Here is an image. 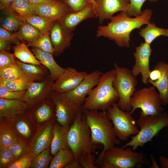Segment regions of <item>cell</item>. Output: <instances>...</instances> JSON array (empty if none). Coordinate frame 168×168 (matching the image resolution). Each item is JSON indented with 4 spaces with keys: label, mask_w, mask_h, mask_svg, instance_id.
<instances>
[{
    "label": "cell",
    "mask_w": 168,
    "mask_h": 168,
    "mask_svg": "<svg viewBox=\"0 0 168 168\" xmlns=\"http://www.w3.org/2000/svg\"><path fill=\"white\" fill-rule=\"evenodd\" d=\"M152 15V10L148 8L144 10L141 15L133 18L131 17L126 12H121L112 17L107 25L99 26L96 36L98 37L107 38L113 40L119 47L128 48L130 47L131 32L150 22Z\"/></svg>",
    "instance_id": "6da1fadb"
},
{
    "label": "cell",
    "mask_w": 168,
    "mask_h": 168,
    "mask_svg": "<svg viewBox=\"0 0 168 168\" xmlns=\"http://www.w3.org/2000/svg\"><path fill=\"white\" fill-rule=\"evenodd\" d=\"M83 112L91 129L92 142L103 146L100 155L113 147L116 144H120V141L114 133L107 110H83Z\"/></svg>",
    "instance_id": "7a4b0ae2"
},
{
    "label": "cell",
    "mask_w": 168,
    "mask_h": 168,
    "mask_svg": "<svg viewBox=\"0 0 168 168\" xmlns=\"http://www.w3.org/2000/svg\"><path fill=\"white\" fill-rule=\"evenodd\" d=\"M115 68L102 73L97 85L91 90L82 105L83 110H107L119 97L113 85Z\"/></svg>",
    "instance_id": "3957f363"
},
{
    "label": "cell",
    "mask_w": 168,
    "mask_h": 168,
    "mask_svg": "<svg viewBox=\"0 0 168 168\" xmlns=\"http://www.w3.org/2000/svg\"><path fill=\"white\" fill-rule=\"evenodd\" d=\"M150 163L143 152L116 146L99 155L96 161V165L102 168H139Z\"/></svg>",
    "instance_id": "277c9868"
},
{
    "label": "cell",
    "mask_w": 168,
    "mask_h": 168,
    "mask_svg": "<svg viewBox=\"0 0 168 168\" xmlns=\"http://www.w3.org/2000/svg\"><path fill=\"white\" fill-rule=\"evenodd\" d=\"M139 127L138 133L131 137V140L122 147H132L136 150L139 147H142L148 142H151L163 128L168 127V114L163 112L160 114L152 115L145 114L142 111L136 122Z\"/></svg>",
    "instance_id": "5b68a950"
},
{
    "label": "cell",
    "mask_w": 168,
    "mask_h": 168,
    "mask_svg": "<svg viewBox=\"0 0 168 168\" xmlns=\"http://www.w3.org/2000/svg\"><path fill=\"white\" fill-rule=\"evenodd\" d=\"M67 141L76 160L82 154L96 152L98 146L92 141L91 129L83 111L77 114L71 125Z\"/></svg>",
    "instance_id": "8992f818"
},
{
    "label": "cell",
    "mask_w": 168,
    "mask_h": 168,
    "mask_svg": "<svg viewBox=\"0 0 168 168\" xmlns=\"http://www.w3.org/2000/svg\"><path fill=\"white\" fill-rule=\"evenodd\" d=\"M114 66L116 74L113 85L119 97L117 105L123 110L130 111L132 109L131 99L137 90L136 87L138 81L131 70L120 67L116 63H114Z\"/></svg>",
    "instance_id": "52a82bcc"
},
{
    "label": "cell",
    "mask_w": 168,
    "mask_h": 168,
    "mask_svg": "<svg viewBox=\"0 0 168 168\" xmlns=\"http://www.w3.org/2000/svg\"><path fill=\"white\" fill-rule=\"evenodd\" d=\"M130 104L132 114L138 108L147 115H158L164 110L160 95L152 85L137 90L131 98Z\"/></svg>",
    "instance_id": "ba28073f"
},
{
    "label": "cell",
    "mask_w": 168,
    "mask_h": 168,
    "mask_svg": "<svg viewBox=\"0 0 168 168\" xmlns=\"http://www.w3.org/2000/svg\"><path fill=\"white\" fill-rule=\"evenodd\" d=\"M107 111L113 124L114 133L119 140L126 141L131 135H135L138 133L139 129L130 111L121 110L116 102Z\"/></svg>",
    "instance_id": "9c48e42d"
},
{
    "label": "cell",
    "mask_w": 168,
    "mask_h": 168,
    "mask_svg": "<svg viewBox=\"0 0 168 168\" xmlns=\"http://www.w3.org/2000/svg\"><path fill=\"white\" fill-rule=\"evenodd\" d=\"M49 98L55 105L56 120L62 126L71 125L77 114L83 111L82 105L75 103L64 93L53 91Z\"/></svg>",
    "instance_id": "30bf717a"
},
{
    "label": "cell",
    "mask_w": 168,
    "mask_h": 168,
    "mask_svg": "<svg viewBox=\"0 0 168 168\" xmlns=\"http://www.w3.org/2000/svg\"><path fill=\"white\" fill-rule=\"evenodd\" d=\"M9 121L18 139L29 145L37 129V125L30 109Z\"/></svg>",
    "instance_id": "8fae6325"
},
{
    "label": "cell",
    "mask_w": 168,
    "mask_h": 168,
    "mask_svg": "<svg viewBox=\"0 0 168 168\" xmlns=\"http://www.w3.org/2000/svg\"><path fill=\"white\" fill-rule=\"evenodd\" d=\"M54 82L49 74L42 81L33 82L26 91L23 101L30 109L49 98Z\"/></svg>",
    "instance_id": "7c38bea8"
},
{
    "label": "cell",
    "mask_w": 168,
    "mask_h": 168,
    "mask_svg": "<svg viewBox=\"0 0 168 168\" xmlns=\"http://www.w3.org/2000/svg\"><path fill=\"white\" fill-rule=\"evenodd\" d=\"M152 52L150 45L142 42L136 47L135 51L133 53L135 59V65L131 70L133 75L137 77L141 74L142 83L148 85V80L151 72L150 58Z\"/></svg>",
    "instance_id": "4fadbf2b"
},
{
    "label": "cell",
    "mask_w": 168,
    "mask_h": 168,
    "mask_svg": "<svg viewBox=\"0 0 168 168\" xmlns=\"http://www.w3.org/2000/svg\"><path fill=\"white\" fill-rule=\"evenodd\" d=\"M88 74L86 72L79 71L73 67H66L54 81L53 91L66 93L76 88Z\"/></svg>",
    "instance_id": "5bb4252c"
},
{
    "label": "cell",
    "mask_w": 168,
    "mask_h": 168,
    "mask_svg": "<svg viewBox=\"0 0 168 168\" xmlns=\"http://www.w3.org/2000/svg\"><path fill=\"white\" fill-rule=\"evenodd\" d=\"M102 74L99 70L88 73L76 88L64 94L75 103L82 105L89 93L97 85Z\"/></svg>",
    "instance_id": "9a60e30c"
},
{
    "label": "cell",
    "mask_w": 168,
    "mask_h": 168,
    "mask_svg": "<svg viewBox=\"0 0 168 168\" xmlns=\"http://www.w3.org/2000/svg\"><path fill=\"white\" fill-rule=\"evenodd\" d=\"M56 119L37 125L36 133L29 146L33 157L50 147L53 125Z\"/></svg>",
    "instance_id": "2e32d148"
},
{
    "label": "cell",
    "mask_w": 168,
    "mask_h": 168,
    "mask_svg": "<svg viewBox=\"0 0 168 168\" xmlns=\"http://www.w3.org/2000/svg\"><path fill=\"white\" fill-rule=\"evenodd\" d=\"M96 13L100 24L106 19H110L115 13L127 12L129 0H95Z\"/></svg>",
    "instance_id": "e0dca14e"
},
{
    "label": "cell",
    "mask_w": 168,
    "mask_h": 168,
    "mask_svg": "<svg viewBox=\"0 0 168 168\" xmlns=\"http://www.w3.org/2000/svg\"><path fill=\"white\" fill-rule=\"evenodd\" d=\"M49 33L54 49L53 54L58 56L69 47L73 33L64 29L58 21L54 22Z\"/></svg>",
    "instance_id": "ac0fdd59"
},
{
    "label": "cell",
    "mask_w": 168,
    "mask_h": 168,
    "mask_svg": "<svg viewBox=\"0 0 168 168\" xmlns=\"http://www.w3.org/2000/svg\"><path fill=\"white\" fill-rule=\"evenodd\" d=\"M96 17L97 16L93 6L88 3L83 9L70 12L58 21L64 29L72 32L83 21Z\"/></svg>",
    "instance_id": "d6986e66"
},
{
    "label": "cell",
    "mask_w": 168,
    "mask_h": 168,
    "mask_svg": "<svg viewBox=\"0 0 168 168\" xmlns=\"http://www.w3.org/2000/svg\"><path fill=\"white\" fill-rule=\"evenodd\" d=\"M37 15L54 21L60 20L71 11L64 2L57 0L50 4L35 5Z\"/></svg>",
    "instance_id": "ffe728a7"
},
{
    "label": "cell",
    "mask_w": 168,
    "mask_h": 168,
    "mask_svg": "<svg viewBox=\"0 0 168 168\" xmlns=\"http://www.w3.org/2000/svg\"><path fill=\"white\" fill-rule=\"evenodd\" d=\"M37 125L56 119L55 106L49 98L30 109Z\"/></svg>",
    "instance_id": "44dd1931"
},
{
    "label": "cell",
    "mask_w": 168,
    "mask_h": 168,
    "mask_svg": "<svg viewBox=\"0 0 168 168\" xmlns=\"http://www.w3.org/2000/svg\"><path fill=\"white\" fill-rule=\"evenodd\" d=\"M27 104L22 100L0 98V119L9 120L13 117L30 109Z\"/></svg>",
    "instance_id": "7402d4cb"
},
{
    "label": "cell",
    "mask_w": 168,
    "mask_h": 168,
    "mask_svg": "<svg viewBox=\"0 0 168 168\" xmlns=\"http://www.w3.org/2000/svg\"><path fill=\"white\" fill-rule=\"evenodd\" d=\"M31 51L41 64L48 69L50 76L54 81L64 71L65 68L62 67L57 63L54 59L53 54L34 47H32Z\"/></svg>",
    "instance_id": "603a6c76"
},
{
    "label": "cell",
    "mask_w": 168,
    "mask_h": 168,
    "mask_svg": "<svg viewBox=\"0 0 168 168\" xmlns=\"http://www.w3.org/2000/svg\"><path fill=\"white\" fill-rule=\"evenodd\" d=\"M155 66L160 71L159 77L155 81H149L148 83L157 90L162 105L165 106L168 104V63L161 61Z\"/></svg>",
    "instance_id": "cb8c5ba5"
},
{
    "label": "cell",
    "mask_w": 168,
    "mask_h": 168,
    "mask_svg": "<svg viewBox=\"0 0 168 168\" xmlns=\"http://www.w3.org/2000/svg\"><path fill=\"white\" fill-rule=\"evenodd\" d=\"M70 126H62L56 120L55 121L50 146L51 153L52 156L61 149H70L67 143V137Z\"/></svg>",
    "instance_id": "d4e9b609"
},
{
    "label": "cell",
    "mask_w": 168,
    "mask_h": 168,
    "mask_svg": "<svg viewBox=\"0 0 168 168\" xmlns=\"http://www.w3.org/2000/svg\"><path fill=\"white\" fill-rule=\"evenodd\" d=\"M16 61L25 74L34 81H42L49 74L48 69L42 64L26 63L17 59Z\"/></svg>",
    "instance_id": "484cf974"
},
{
    "label": "cell",
    "mask_w": 168,
    "mask_h": 168,
    "mask_svg": "<svg viewBox=\"0 0 168 168\" xmlns=\"http://www.w3.org/2000/svg\"><path fill=\"white\" fill-rule=\"evenodd\" d=\"M7 9L10 13L20 17L24 20V18L28 15H37L35 5L31 4L29 0H14Z\"/></svg>",
    "instance_id": "4316f807"
},
{
    "label": "cell",
    "mask_w": 168,
    "mask_h": 168,
    "mask_svg": "<svg viewBox=\"0 0 168 168\" xmlns=\"http://www.w3.org/2000/svg\"><path fill=\"white\" fill-rule=\"evenodd\" d=\"M18 139L9 121L4 118L1 119L0 147H8Z\"/></svg>",
    "instance_id": "83f0119b"
},
{
    "label": "cell",
    "mask_w": 168,
    "mask_h": 168,
    "mask_svg": "<svg viewBox=\"0 0 168 168\" xmlns=\"http://www.w3.org/2000/svg\"><path fill=\"white\" fill-rule=\"evenodd\" d=\"M147 25L139 32L140 35L144 39L146 43L150 45L158 37L161 35L168 36V29L157 27L154 23L150 22Z\"/></svg>",
    "instance_id": "f1b7e54d"
},
{
    "label": "cell",
    "mask_w": 168,
    "mask_h": 168,
    "mask_svg": "<svg viewBox=\"0 0 168 168\" xmlns=\"http://www.w3.org/2000/svg\"><path fill=\"white\" fill-rule=\"evenodd\" d=\"M16 33L17 38L24 43L33 42L41 35L37 29L25 21L22 23Z\"/></svg>",
    "instance_id": "f546056e"
},
{
    "label": "cell",
    "mask_w": 168,
    "mask_h": 168,
    "mask_svg": "<svg viewBox=\"0 0 168 168\" xmlns=\"http://www.w3.org/2000/svg\"><path fill=\"white\" fill-rule=\"evenodd\" d=\"M13 49L15 57L20 61L26 63L41 64L25 43L22 42L16 45L13 47Z\"/></svg>",
    "instance_id": "4dcf8cb0"
},
{
    "label": "cell",
    "mask_w": 168,
    "mask_h": 168,
    "mask_svg": "<svg viewBox=\"0 0 168 168\" xmlns=\"http://www.w3.org/2000/svg\"><path fill=\"white\" fill-rule=\"evenodd\" d=\"M24 19L37 29L41 34L49 32L55 21L45 17L36 14L28 15L25 17Z\"/></svg>",
    "instance_id": "1f68e13d"
},
{
    "label": "cell",
    "mask_w": 168,
    "mask_h": 168,
    "mask_svg": "<svg viewBox=\"0 0 168 168\" xmlns=\"http://www.w3.org/2000/svg\"><path fill=\"white\" fill-rule=\"evenodd\" d=\"M74 159V155L70 149H61L53 156L49 168H64L67 165Z\"/></svg>",
    "instance_id": "d6a6232c"
},
{
    "label": "cell",
    "mask_w": 168,
    "mask_h": 168,
    "mask_svg": "<svg viewBox=\"0 0 168 168\" xmlns=\"http://www.w3.org/2000/svg\"><path fill=\"white\" fill-rule=\"evenodd\" d=\"M34 81L26 75L10 81L0 80V85L7 90L14 91H26Z\"/></svg>",
    "instance_id": "836d02e7"
},
{
    "label": "cell",
    "mask_w": 168,
    "mask_h": 168,
    "mask_svg": "<svg viewBox=\"0 0 168 168\" xmlns=\"http://www.w3.org/2000/svg\"><path fill=\"white\" fill-rule=\"evenodd\" d=\"M52 156L49 147L33 157L30 168H49Z\"/></svg>",
    "instance_id": "e575fe53"
},
{
    "label": "cell",
    "mask_w": 168,
    "mask_h": 168,
    "mask_svg": "<svg viewBox=\"0 0 168 168\" xmlns=\"http://www.w3.org/2000/svg\"><path fill=\"white\" fill-rule=\"evenodd\" d=\"M26 75L17 63L4 68H0V80H13Z\"/></svg>",
    "instance_id": "d590c367"
},
{
    "label": "cell",
    "mask_w": 168,
    "mask_h": 168,
    "mask_svg": "<svg viewBox=\"0 0 168 168\" xmlns=\"http://www.w3.org/2000/svg\"><path fill=\"white\" fill-rule=\"evenodd\" d=\"M27 45L28 46L35 47L42 51L53 54V47L49 32L41 34L35 41L27 43Z\"/></svg>",
    "instance_id": "8d00e7d4"
},
{
    "label": "cell",
    "mask_w": 168,
    "mask_h": 168,
    "mask_svg": "<svg viewBox=\"0 0 168 168\" xmlns=\"http://www.w3.org/2000/svg\"><path fill=\"white\" fill-rule=\"evenodd\" d=\"M8 148L16 160L30 152L29 145L19 139Z\"/></svg>",
    "instance_id": "74e56055"
},
{
    "label": "cell",
    "mask_w": 168,
    "mask_h": 168,
    "mask_svg": "<svg viewBox=\"0 0 168 168\" xmlns=\"http://www.w3.org/2000/svg\"><path fill=\"white\" fill-rule=\"evenodd\" d=\"M10 13L3 20L1 26L3 28L12 32L19 29L22 23L25 21L14 14Z\"/></svg>",
    "instance_id": "f35d334b"
},
{
    "label": "cell",
    "mask_w": 168,
    "mask_h": 168,
    "mask_svg": "<svg viewBox=\"0 0 168 168\" xmlns=\"http://www.w3.org/2000/svg\"><path fill=\"white\" fill-rule=\"evenodd\" d=\"M15 161L8 147H0V168H8Z\"/></svg>",
    "instance_id": "ab89813d"
},
{
    "label": "cell",
    "mask_w": 168,
    "mask_h": 168,
    "mask_svg": "<svg viewBox=\"0 0 168 168\" xmlns=\"http://www.w3.org/2000/svg\"><path fill=\"white\" fill-rule=\"evenodd\" d=\"M26 91H10L0 85V98L8 100H23Z\"/></svg>",
    "instance_id": "60d3db41"
},
{
    "label": "cell",
    "mask_w": 168,
    "mask_h": 168,
    "mask_svg": "<svg viewBox=\"0 0 168 168\" xmlns=\"http://www.w3.org/2000/svg\"><path fill=\"white\" fill-rule=\"evenodd\" d=\"M82 168H98L94 153H87L81 155L77 159Z\"/></svg>",
    "instance_id": "b9f144b4"
},
{
    "label": "cell",
    "mask_w": 168,
    "mask_h": 168,
    "mask_svg": "<svg viewBox=\"0 0 168 168\" xmlns=\"http://www.w3.org/2000/svg\"><path fill=\"white\" fill-rule=\"evenodd\" d=\"M146 0H129L128 9L126 12L130 16H138L142 13L141 8Z\"/></svg>",
    "instance_id": "7bdbcfd3"
},
{
    "label": "cell",
    "mask_w": 168,
    "mask_h": 168,
    "mask_svg": "<svg viewBox=\"0 0 168 168\" xmlns=\"http://www.w3.org/2000/svg\"><path fill=\"white\" fill-rule=\"evenodd\" d=\"M33 156L30 152L15 161L8 168H30Z\"/></svg>",
    "instance_id": "ee69618b"
},
{
    "label": "cell",
    "mask_w": 168,
    "mask_h": 168,
    "mask_svg": "<svg viewBox=\"0 0 168 168\" xmlns=\"http://www.w3.org/2000/svg\"><path fill=\"white\" fill-rule=\"evenodd\" d=\"M13 54L8 51L2 50L0 51V68L7 67L16 63Z\"/></svg>",
    "instance_id": "f6af8a7d"
},
{
    "label": "cell",
    "mask_w": 168,
    "mask_h": 168,
    "mask_svg": "<svg viewBox=\"0 0 168 168\" xmlns=\"http://www.w3.org/2000/svg\"><path fill=\"white\" fill-rule=\"evenodd\" d=\"M64 2L71 12H76L83 9L88 3L87 0H66Z\"/></svg>",
    "instance_id": "bcb514c9"
},
{
    "label": "cell",
    "mask_w": 168,
    "mask_h": 168,
    "mask_svg": "<svg viewBox=\"0 0 168 168\" xmlns=\"http://www.w3.org/2000/svg\"><path fill=\"white\" fill-rule=\"evenodd\" d=\"M17 38L16 34L6 30L2 27L0 28V39L8 40L12 42Z\"/></svg>",
    "instance_id": "7dc6e473"
},
{
    "label": "cell",
    "mask_w": 168,
    "mask_h": 168,
    "mask_svg": "<svg viewBox=\"0 0 168 168\" xmlns=\"http://www.w3.org/2000/svg\"><path fill=\"white\" fill-rule=\"evenodd\" d=\"M11 43L8 40L0 39V50L8 51L10 49V44Z\"/></svg>",
    "instance_id": "c3c4849f"
},
{
    "label": "cell",
    "mask_w": 168,
    "mask_h": 168,
    "mask_svg": "<svg viewBox=\"0 0 168 168\" xmlns=\"http://www.w3.org/2000/svg\"><path fill=\"white\" fill-rule=\"evenodd\" d=\"M57 0H29L34 5L48 4L52 3Z\"/></svg>",
    "instance_id": "681fc988"
},
{
    "label": "cell",
    "mask_w": 168,
    "mask_h": 168,
    "mask_svg": "<svg viewBox=\"0 0 168 168\" xmlns=\"http://www.w3.org/2000/svg\"><path fill=\"white\" fill-rule=\"evenodd\" d=\"M64 168H82L77 160L74 159L67 165Z\"/></svg>",
    "instance_id": "f907efd6"
},
{
    "label": "cell",
    "mask_w": 168,
    "mask_h": 168,
    "mask_svg": "<svg viewBox=\"0 0 168 168\" xmlns=\"http://www.w3.org/2000/svg\"><path fill=\"white\" fill-rule=\"evenodd\" d=\"M160 166L162 168H168V158L162 156L159 157Z\"/></svg>",
    "instance_id": "816d5d0a"
},
{
    "label": "cell",
    "mask_w": 168,
    "mask_h": 168,
    "mask_svg": "<svg viewBox=\"0 0 168 168\" xmlns=\"http://www.w3.org/2000/svg\"><path fill=\"white\" fill-rule=\"evenodd\" d=\"M0 6L2 8H8L14 0H0Z\"/></svg>",
    "instance_id": "f5cc1de1"
},
{
    "label": "cell",
    "mask_w": 168,
    "mask_h": 168,
    "mask_svg": "<svg viewBox=\"0 0 168 168\" xmlns=\"http://www.w3.org/2000/svg\"><path fill=\"white\" fill-rule=\"evenodd\" d=\"M150 159L152 162V165L150 166L151 168H160L157 162L156 161L154 156L151 155Z\"/></svg>",
    "instance_id": "db71d44e"
},
{
    "label": "cell",
    "mask_w": 168,
    "mask_h": 168,
    "mask_svg": "<svg viewBox=\"0 0 168 168\" xmlns=\"http://www.w3.org/2000/svg\"><path fill=\"white\" fill-rule=\"evenodd\" d=\"M87 2L92 4L94 7H95V0H87Z\"/></svg>",
    "instance_id": "11a10c76"
},
{
    "label": "cell",
    "mask_w": 168,
    "mask_h": 168,
    "mask_svg": "<svg viewBox=\"0 0 168 168\" xmlns=\"http://www.w3.org/2000/svg\"><path fill=\"white\" fill-rule=\"evenodd\" d=\"M150 1L151 2H155L158 1V0H148Z\"/></svg>",
    "instance_id": "9f6ffc18"
},
{
    "label": "cell",
    "mask_w": 168,
    "mask_h": 168,
    "mask_svg": "<svg viewBox=\"0 0 168 168\" xmlns=\"http://www.w3.org/2000/svg\"><path fill=\"white\" fill-rule=\"evenodd\" d=\"M60 0L63 2H65L66 0Z\"/></svg>",
    "instance_id": "6f0895ef"
}]
</instances>
